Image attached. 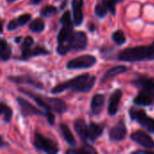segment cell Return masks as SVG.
<instances>
[{
    "label": "cell",
    "instance_id": "6da1fadb",
    "mask_svg": "<svg viewBox=\"0 0 154 154\" xmlns=\"http://www.w3.org/2000/svg\"><path fill=\"white\" fill-rule=\"evenodd\" d=\"M95 82H96L95 76H91L89 73H84L69 80L56 85L54 88H51V93L56 95L67 89H71L73 92L76 93H87L92 89V88L95 85Z\"/></svg>",
    "mask_w": 154,
    "mask_h": 154
},
{
    "label": "cell",
    "instance_id": "7a4b0ae2",
    "mask_svg": "<svg viewBox=\"0 0 154 154\" xmlns=\"http://www.w3.org/2000/svg\"><path fill=\"white\" fill-rule=\"evenodd\" d=\"M19 92L28 96L38 106L42 107L45 111H52L58 114H63L67 110V104L64 100L58 97H49L46 96L35 94L25 88H19Z\"/></svg>",
    "mask_w": 154,
    "mask_h": 154
},
{
    "label": "cell",
    "instance_id": "3957f363",
    "mask_svg": "<svg viewBox=\"0 0 154 154\" xmlns=\"http://www.w3.org/2000/svg\"><path fill=\"white\" fill-rule=\"evenodd\" d=\"M117 59L127 62L154 60V41L149 46L141 45L126 48L119 52Z\"/></svg>",
    "mask_w": 154,
    "mask_h": 154
},
{
    "label": "cell",
    "instance_id": "277c9868",
    "mask_svg": "<svg viewBox=\"0 0 154 154\" xmlns=\"http://www.w3.org/2000/svg\"><path fill=\"white\" fill-rule=\"evenodd\" d=\"M32 145L38 151L49 154H55L59 152V146L53 140L47 138L38 132H35L32 139Z\"/></svg>",
    "mask_w": 154,
    "mask_h": 154
},
{
    "label": "cell",
    "instance_id": "5b68a950",
    "mask_svg": "<svg viewBox=\"0 0 154 154\" xmlns=\"http://www.w3.org/2000/svg\"><path fill=\"white\" fill-rule=\"evenodd\" d=\"M60 23L62 24V27L60 28L58 37H57V41H58V44H63V43H67L70 37L72 36L73 33V25L74 23H72L71 20V14L69 11H66L62 16L60 17Z\"/></svg>",
    "mask_w": 154,
    "mask_h": 154
},
{
    "label": "cell",
    "instance_id": "8992f818",
    "mask_svg": "<svg viewBox=\"0 0 154 154\" xmlns=\"http://www.w3.org/2000/svg\"><path fill=\"white\" fill-rule=\"evenodd\" d=\"M129 116L132 120L136 121L147 131L154 134V119L149 116L143 109L131 107L129 109Z\"/></svg>",
    "mask_w": 154,
    "mask_h": 154
},
{
    "label": "cell",
    "instance_id": "52a82bcc",
    "mask_svg": "<svg viewBox=\"0 0 154 154\" xmlns=\"http://www.w3.org/2000/svg\"><path fill=\"white\" fill-rule=\"evenodd\" d=\"M97 63V58L93 55H82L69 60L66 64L68 69H89Z\"/></svg>",
    "mask_w": 154,
    "mask_h": 154
},
{
    "label": "cell",
    "instance_id": "ba28073f",
    "mask_svg": "<svg viewBox=\"0 0 154 154\" xmlns=\"http://www.w3.org/2000/svg\"><path fill=\"white\" fill-rule=\"evenodd\" d=\"M66 44H68L70 51H83L87 48L88 45V36L83 31L73 32L72 36Z\"/></svg>",
    "mask_w": 154,
    "mask_h": 154
},
{
    "label": "cell",
    "instance_id": "9c48e42d",
    "mask_svg": "<svg viewBox=\"0 0 154 154\" xmlns=\"http://www.w3.org/2000/svg\"><path fill=\"white\" fill-rule=\"evenodd\" d=\"M16 101L21 108L22 115L26 117V116H45L46 112H43L40 109H38L36 106L32 105L30 102H28L26 99L19 97L16 98Z\"/></svg>",
    "mask_w": 154,
    "mask_h": 154
},
{
    "label": "cell",
    "instance_id": "30bf717a",
    "mask_svg": "<svg viewBox=\"0 0 154 154\" xmlns=\"http://www.w3.org/2000/svg\"><path fill=\"white\" fill-rule=\"evenodd\" d=\"M131 140L134 143H138L142 147L145 149H153L154 148V141L153 139L144 131L138 130L134 132L131 134Z\"/></svg>",
    "mask_w": 154,
    "mask_h": 154
},
{
    "label": "cell",
    "instance_id": "8fae6325",
    "mask_svg": "<svg viewBox=\"0 0 154 154\" xmlns=\"http://www.w3.org/2000/svg\"><path fill=\"white\" fill-rule=\"evenodd\" d=\"M134 104L136 106H148L154 104V91L140 88L138 94L134 98Z\"/></svg>",
    "mask_w": 154,
    "mask_h": 154
},
{
    "label": "cell",
    "instance_id": "7c38bea8",
    "mask_svg": "<svg viewBox=\"0 0 154 154\" xmlns=\"http://www.w3.org/2000/svg\"><path fill=\"white\" fill-rule=\"evenodd\" d=\"M127 134V128L124 119H121L109 131V139L112 142H121Z\"/></svg>",
    "mask_w": 154,
    "mask_h": 154
},
{
    "label": "cell",
    "instance_id": "4fadbf2b",
    "mask_svg": "<svg viewBox=\"0 0 154 154\" xmlns=\"http://www.w3.org/2000/svg\"><path fill=\"white\" fill-rule=\"evenodd\" d=\"M8 80L14 82V83H17V84H27L30 85L37 89H42L43 88V84L37 80L36 79L32 78L30 75H20V76H9L7 78Z\"/></svg>",
    "mask_w": 154,
    "mask_h": 154
},
{
    "label": "cell",
    "instance_id": "5bb4252c",
    "mask_svg": "<svg viewBox=\"0 0 154 154\" xmlns=\"http://www.w3.org/2000/svg\"><path fill=\"white\" fill-rule=\"evenodd\" d=\"M21 50H22V53H21V57L19 58L21 60H27L28 59L33 57L41 56V55H49L51 53L49 50H47L45 47L41 45H37L32 49L30 47L27 49H21Z\"/></svg>",
    "mask_w": 154,
    "mask_h": 154
},
{
    "label": "cell",
    "instance_id": "9a60e30c",
    "mask_svg": "<svg viewBox=\"0 0 154 154\" xmlns=\"http://www.w3.org/2000/svg\"><path fill=\"white\" fill-rule=\"evenodd\" d=\"M123 97V91L118 88L116 89L110 96L109 97V102H108V107H107V114L110 116H114L117 114L118 112V107L120 101Z\"/></svg>",
    "mask_w": 154,
    "mask_h": 154
},
{
    "label": "cell",
    "instance_id": "2e32d148",
    "mask_svg": "<svg viewBox=\"0 0 154 154\" xmlns=\"http://www.w3.org/2000/svg\"><path fill=\"white\" fill-rule=\"evenodd\" d=\"M83 5H84V0H72L71 1L73 23H74V25L76 26H79L83 23V20H84V14L82 11Z\"/></svg>",
    "mask_w": 154,
    "mask_h": 154
},
{
    "label": "cell",
    "instance_id": "e0dca14e",
    "mask_svg": "<svg viewBox=\"0 0 154 154\" xmlns=\"http://www.w3.org/2000/svg\"><path fill=\"white\" fill-rule=\"evenodd\" d=\"M74 129L83 142L88 141V125L82 118H77L74 122Z\"/></svg>",
    "mask_w": 154,
    "mask_h": 154
},
{
    "label": "cell",
    "instance_id": "ac0fdd59",
    "mask_svg": "<svg viewBox=\"0 0 154 154\" xmlns=\"http://www.w3.org/2000/svg\"><path fill=\"white\" fill-rule=\"evenodd\" d=\"M105 100H106V97H105V95L103 94H96L93 96L91 99L90 106H91L92 114L94 116H98L99 114H101L105 106Z\"/></svg>",
    "mask_w": 154,
    "mask_h": 154
},
{
    "label": "cell",
    "instance_id": "d6986e66",
    "mask_svg": "<svg viewBox=\"0 0 154 154\" xmlns=\"http://www.w3.org/2000/svg\"><path fill=\"white\" fill-rule=\"evenodd\" d=\"M128 70V68L125 65H117V66H115L111 69H109L105 74L104 76L102 77L101 80H100V83L104 84L106 83V81L112 79L113 78L122 74V73H125Z\"/></svg>",
    "mask_w": 154,
    "mask_h": 154
},
{
    "label": "cell",
    "instance_id": "ffe728a7",
    "mask_svg": "<svg viewBox=\"0 0 154 154\" xmlns=\"http://www.w3.org/2000/svg\"><path fill=\"white\" fill-rule=\"evenodd\" d=\"M132 83L140 88H146L154 91V78L148 76H139L134 79Z\"/></svg>",
    "mask_w": 154,
    "mask_h": 154
},
{
    "label": "cell",
    "instance_id": "44dd1931",
    "mask_svg": "<svg viewBox=\"0 0 154 154\" xmlns=\"http://www.w3.org/2000/svg\"><path fill=\"white\" fill-rule=\"evenodd\" d=\"M105 130V125L91 122L88 125V140L91 142H96Z\"/></svg>",
    "mask_w": 154,
    "mask_h": 154
},
{
    "label": "cell",
    "instance_id": "7402d4cb",
    "mask_svg": "<svg viewBox=\"0 0 154 154\" xmlns=\"http://www.w3.org/2000/svg\"><path fill=\"white\" fill-rule=\"evenodd\" d=\"M11 56H12L11 45L5 39H1V42H0V59H1V60L7 61L10 60Z\"/></svg>",
    "mask_w": 154,
    "mask_h": 154
},
{
    "label": "cell",
    "instance_id": "603a6c76",
    "mask_svg": "<svg viewBox=\"0 0 154 154\" xmlns=\"http://www.w3.org/2000/svg\"><path fill=\"white\" fill-rule=\"evenodd\" d=\"M60 128L61 131V134L64 138V140L66 141V143L69 145V146H75L77 144L76 140L74 138V135L72 134L70 129L69 128V126L65 124H60Z\"/></svg>",
    "mask_w": 154,
    "mask_h": 154
},
{
    "label": "cell",
    "instance_id": "cb8c5ba5",
    "mask_svg": "<svg viewBox=\"0 0 154 154\" xmlns=\"http://www.w3.org/2000/svg\"><path fill=\"white\" fill-rule=\"evenodd\" d=\"M109 12V7L106 0H100L95 6V14L99 18H104Z\"/></svg>",
    "mask_w": 154,
    "mask_h": 154
},
{
    "label": "cell",
    "instance_id": "d4e9b609",
    "mask_svg": "<svg viewBox=\"0 0 154 154\" xmlns=\"http://www.w3.org/2000/svg\"><path fill=\"white\" fill-rule=\"evenodd\" d=\"M97 152L94 147L86 143L80 149H69L66 151L67 154H96Z\"/></svg>",
    "mask_w": 154,
    "mask_h": 154
},
{
    "label": "cell",
    "instance_id": "484cf974",
    "mask_svg": "<svg viewBox=\"0 0 154 154\" xmlns=\"http://www.w3.org/2000/svg\"><path fill=\"white\" fill-rule=\"evenodd\" d=\"M29 29L33 32H42L45 29V23L42 18H36L31 22Z\"/></svg>",
    "mask_w": 154,
    "mask_h": 154
},
{
    "label": "cell",
    "instance_id": "4316f807",
    "mask_svg": "<svg viewBox=\"0 0 154 154\" xmlns=\"http://www.w3.org/2000/svg\"><path fill=\"white\" fill-rule=\"evenodd\" d=\"M0 114L3 116V120L5 123H9L13 117L12 109L7 105H5V103H4V102L0 103Z\"/></svg>",
    "mask_w": 154,
    "mask_h": 154
},
{
    "label": "cell",
    "instance_id": "83f0119b",
    "mask_svg": "<svg viewBox=\"0 0 154 154\" xmlns=\"http://www.w3.org/2000/svg\"><path fill=\"white\" fill-rule=\"evenodd\" d=\"M58 13V8L53 6V5H45L44 7L42 8L40 14L42 17H51L52 15L57 14Z\"/></svg>",
    "mask_w": 154,
    "mask_h": 154
},
{
    "label": "cell",
    "instance_id": "f1b7e54d",
    "mask_svg": "<svg viewBox=\"0 0 154 154\" xmlns=\"http://www.w3.org/2000/svg\"><path fill=\"white\" fill-rule=\"evenodd\" d=\"M112 38H113V41L117 45H123L126 42L125 34L122 30H117V31L114 32V33L112 34Z\"/></svg>",
    "mask_w": 154,
    "mask_h": 154
},
{
    "label": "cell",
    "instance_id": "f546056e",
    "mask_svg": "<svg viewBox=\"0 0 154 154\" xmlns=\"http://www.w3.org/2000/svg\"><path fill=\"white\" fill-rule=\"evenodd\" d=\"M31 17H32V15L30 14H23L18 16L16 21H17L19 26H23V25H24L25 23H27L30 21Z\"/></svg>",
    "mask_w": 154,
    "mask_h": 154
},
{
    "label": "cell",
    "instance_id": "4dcf8cb0",
    "mask_svg": "<svg viewBox=\"0 0 154 154\" xmlns=\"http://www.w3.org/2000/svg\"><path fill=\"white\" fill-rule=\"evenodd\" d=\"M107 1V5H108V7H109V12L115 15L116 14V5L124 0H106Z\"/></svg>",
    "mask_w": 154,
    "mask_h": 154
},
{
    "label": "cell",
    "instance_id": "1f68e13d",
    "mask_svg": "<svg viewBox=\"0 0 154 154\" xmlns=\"http://www.w3.org/2000/svg\"><path fill=\"white\" fill-rule=\"evenodd\" d=\"M34 41L33 38L32 36H26L23 40V43H22V47L21 49H27L30 48L33 45Z\"/></svg>",
    "mask_w": 154,
    "mask_h": 154
},
{
    "label": "cell",
    "instance_id": "d6a6232c",
    "mask_svg": "<svg viewBox=\"0 0 154 154\" xmlns=\"http://www.w3.org/2000/svg\"><path fill=\"white\" fill-rule=\"evenodd\" d=\"M18 27H20V26H19V24H18V23H17L16 19L11 20V21L7 23V26H6V28H7V30H8V31L15 30V29H17Z\"/></svg>",
    "mask_w": 154,
    "mask_h": 154
},
{
    "label": "cell",
    "instance_id": "836d02e7",
    "mask_svg": "<svg viewBox=\"0 0 154 154\" xmlns=\"http://www.w3.org/2000/svg\"><path fill=\"white\" fill-rule=\"evenodd\" d=\"M46 112V118H47V121L48 123L51 125H53L54 123H55V116L53 115L52 111H45Z\"/></svg>",
    "mask_w": 154,
    "mask_h": 154
},
{
    "label": "cell",
    "instance_id": "e575fe53",
    "mask_svg": "<svg viewBox=\"0 0 154 154\" xmlns=\"http://www.w3.org/2000/svg\"><path fill=\"white\" fill-rule=\"evenodd\" d=\"M23 40V39L22 36H17V37H14V41L15 43H21Z\"/></svg>",
    "mask_w": 154,
    "mask_h": 154
},
{
    "label": "cell",
    "instance_id": "d590c367",
    "mask_svg": "<svg viewBox=\"0 0 154 154\" xmlns=\"http://www.w3.org/2000/svg\"><path fill=\"white\" fill-rule=\"evenodd\" d=\"M88 29H89V31H90L91 32H93L95 31V29H96L95 24H94V23H89V25H88Z\"/></svg>",
    "mask_w": 154,
    "mask_h": 154
},
{
    "label": "cell",
    "instance_id": "8d00e7d4",
    "mask_svg": "<svg viewBox=\"0 0 154 154\" xmlns=\"http://www.w3.org/2000/svg\"><path fill=\"white\" fill-rule=\"evenodd\" d=\"M42 0H30L31 5H39Z\"/></svg>",
    "mask_w": 154,
    "mask_h": 154
},
{
    "label": "cell",
    "instance_id": "74e56055",
    "mask_svg": "<svg viewBox=\"0 0 154 154\" xmlns=\"http://www.w3.org/2000/svg\"><path fill=\"white\" fill-rule=\"evenodd\" d=\"M66 5H67V0H64V1L62 2V5H61V9L64 7V5L66 6Z\"/></svg>",
    "mask_w": 154,
    "mask_h": 154
},
{
    "label": "cell",
    "instance_id": "f35d334b",
    "mask_svg": "<svg viewBox=\"0 0 154 154\" xmlns=\"http://www.w3.org/2000/svg\"><path fill=\"white\" fill-rule=\"evenodd\" d=\"M8 4H11V3H14V1H16V0H5Z\"/></svg>",
    "mask_w": 154,
    "mask_h": 154
}]
</instances>
